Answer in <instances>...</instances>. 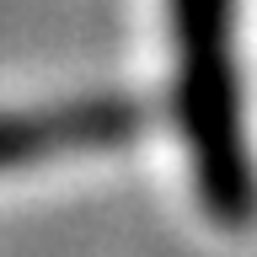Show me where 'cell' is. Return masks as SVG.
I'll return each mask as SVG.
<instances>
[{
  "label": "cell",
  "instance_id": "obj_1",
  "mask_svg": "<svg viewBox=\"0 0 257 257\" xmlns=\"http://www.w3.org/2000/svg\"><path fill=\"white\" fill-rule=\"evenodd\" d=\"M172 96L198 204L220 230L257 220V161L246 145V96L236 59V0H166Z\"/></svg>",
  "mask_w": 257,
  "mask_h": 257
},
{
  "label": "cell",
  "instance_id": "obj_2",
  "mask_svg": "<svg viewBox=\"0 0 257 257\" xmlns=\"http://www.w3.org/2000/svg\"><path fill=\"white\" fill-rule=\"evenodd\" d=\"M145 123H150V107L123 91L64 96L43 107H6L0 112V172L75 156V150H112V145H128Z\"/></svg>",
  "mask_w": 257,
  "mask_h": 257
}]
</instances>
